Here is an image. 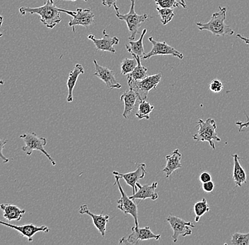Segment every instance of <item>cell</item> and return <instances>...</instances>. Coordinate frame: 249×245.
Returning <instances> with one entry per match:
<instances>
[{
    "mask_svg": "<svg viewBox=\"0 0 249 245\" xmlns=\"http://www.w3.org/2000/svg\"><path fill=\"white\" fill-rule=\"evenodd\" d=\"M113 174L119 176L120 178H123L125 181L127 185L130 186L132 189V195L138 191L137 183L139 182L140 180L143 179L147 174L146 171V164L144 163L139 164L138 168L133 172L127 173H120L119 172L113 171Z\"/></svg>",
    "mask_w": 249,
    "mask_h": 245,
    "instance_id": "13",
    "label": "cell"
},
{
    "mask_svg": "<svg viewBox=\"0 0 249 245\" xmlns=\"http://www.w3.org/2000/svg\"><path fill=\"white\" fill-rule=\"evenodd\" d=\"M155 1L157 7L160 8H178L179 5H181L180 2H178L177 0H155Z\"/></svg>",
    "mask_w": 249,
    "mask_h": 245,
    "instance_id": "30",
    "label": "cell"
},
{
    "mask_svg": "<svg viewBox=\"0 0 249 245\" xmlns=\"http://www.w3.org/2000/svg\"><path fill=\"white\" fill-rule=\"evenodd\" d=\"M82 74H85V70H84L83 66L81 64H77L73 70L70 72L68 82H67V86H68V98H67V101L68 103H71L73 100H74V98H73V91H74V88L75 87L79 75Z\"/></svg>",
    "mask_w": 249,
    "mask_h": 245,
    "instance_id": "20",
    "label": "cell"
},
{
    "mask_svg": "<svg viewBox=\"0 0 249 245\" xmlns=\"http://www.w3.org/2000/svg\"><path fill=\"white\" fill-rule=\"evenodd\" d=\"M0 224L3 226H7L10 229H16L21 233L23 237H26L29 242H33V237L35 235L37 232H49L50 229L46 226H36L35 225L26 224L23 226H15V225L10 224L7 222L0 221Z\"/></svg>",
    "mask_w": 249,
    "mask_h": 245,
    "instance_id": "15",
    "label": "cell"
},
{
    "mask_svg": "<svg viewBox=\"0 0 249 245\" xmlns=\"http://www.w3.org/2000/svg\"><path fill=\"white\" fill-rule=\"evenodd\" d=\"M93 64L95 66V72L93 75L103 81L107 88L110 89H113V88L120 89L122 87V85L116 80L114 71L110 70L106 66H101L96 60H93Z\"/></svg>",
    "mask_w": 249,
    "mask_h": 245,
    "instance_id": "12",
    "label": "cell"
},
{
    "mask_svg": "<svg viewBox=\"0 0 249 245\" xmlns=\"http://www.w3.org/2000/svg\"><path fill=\"white\" fill-rule=\"evenodd\" d=\"M155 109V105H152L146 100L140 101L138 111L135 113V117L139 119H145L149 120L150 119V114Z\"/></svg>",
    "mask_w": 249,
    "mask_h": 245,
    "instance_id": "25",
    "label": "cell"
},
{
    "mask_svg": "<svg viewBox=\"0 0 249 245\" xmlns=\"http://www.w3.org/2000/svg\"><path fill=\"white\" fill-rule=\"evenodd\" d=\"M137 187L139 188V190L137 191L135 194L132 196H129L131 199L135 200H145L147 198H150L152 201L158 199L159 195L157 192H156V189L157 188L158 186V182H155L152 183V184H144V185H141L139 182L137 183Z\"/></svg>",
    "mask_w": 249,
    "mask_h": 245,
    "instance_id": "16",
    "label": "cell"
},
{
    "mask_svg": "<svg viewBox=\"0 0 249 245\" xmlns=\"http://www.w3.org/2000/svg\"><path fill=\"white\" fill-rule=\"evenodd\" d=\"M147 29H144L142 33L141 36H140V39L135 41V40H130L129 44L130 46L126 45V49L130 53H131L132 55H135L138 56L142 60L143 57L145 55V52H144V45H143V39L144 37L145 36L146 33H147Z\"/></svg>",
    "mask_w": 249,
    "mask_h": 245,
    "instance_id": "23",
    "label": "cell"
},
{
    "mask_svg": "<svg viewBox=\"0 0 249 245\" xmlns=\"http://www.w3.org/2000/svg\"><path fill=\"white\" fill-rule=\"evenodd\" d=\"M117 0H102V4L107 6L108 8H111L115 4H116Z\"/></svg>",
    "mask_w": 249,
    "mask_h": 245,
    "instance_id": "35",
    "label": "cell"
},
{
    "mask_svg": "<svg viewBox=\"0 0 249 245\" xmlns=\"http://www.w3.org/2000/svg\"><path fill=\"white\" fill-rule=\"evenodd\" d=\"M130 1H131V5H130V12L126 15L120 14L119 9L117 7L116 4H115L113 7L116 10V15L118 19L124 21L127 24V29L130 34L129 40H135L137 34L138 33V30L141 27V24L149 18V16L146 14L138 15L135 10L136 0H130Z\"/></svg>",
    "mask_w": 249,
    "mask_h": 245,
    "instance_id": "4",
    "label": "cell"
},
{
    "mask_svg": "<svg viewBox=\"0 0 249 245\" xmlns=\"http://www.w3.org/2000/svg\"><path fill=\"white\" fill-rule=\"evenodd\" d=\"M132 233L128 237H124L120 240V245H138L140 241L144 240H159L161 238V235L155 234L151 230L149 226L144 228L136 229L135 226L132 228Z\"/></svg>",
    "mask_w": 249,
    "mask_h": 245,
    "instance_id": "9",
    "label": "cell"
},
{
    "mask_svg": "<svg viewBox=\"0 0 249 245\" xmlns=\"http://www.w3.org/2000/svg\"><path fill=\"white\" fill-rule=\"evenodd\" d=\"M233 168L232 172V178L233 182L236 187H241L242 184L247 182V173L240 164L241 158L238 154L233 155Z\"/></svg>",
    "mask_w": 249,
    "mask_h": 245,
    "instance_id": "21",
    "label": "cell"
},
{
    "mask_svg": "<svg viewBox=\"0 0 249 245\" xmlns=\"http://www.w3.org/2000/svg\"><path fill=\"white\" fill-rule=\"evenodd\" d=\"M79 212L80 214H87V215H89L92 218L93 223L96 229L100 232L102 237L105 236L106 232H107V223H108L109 218H110L108 215H104L103 214H100V215L93 214L90 212L87 204L81 206Z\"/></svg>",
    "mask_w": 249,
    "mask_h": 245,
    "instance_id": "17",
    "label": "cell"
},
{
    "mask_svg": "<svg viewBox=\"0 0 249 245\" xmlns=\"http://www.w3.org/2000/svg\"><path fill=\"white\" fill-rule=\"evenodd\" d=\"M133 57L136 59L137 65L136 67L130 74H127V82H132V81L141 80L147 77L148 69L145 66H142L141 63V58L138 56L132 55Z\"/></svg>",
    "mask_w": 249,
    "mask_h": 245,
    "instance_id": "24",
    "label": "cell"
},
{
    "mask_svg": "<svg viewBox=\"0 0 249 245\" xmlns=\"http://www.w3.org/2000/svg\"><path fill=\"white\" fill-rule=\"evenodd\" d=\"M138 100H139L138 95L135 91L130 88L121 96V100L124 101V111L123 113L124 118H128V116L135 108V104Z\"/></svg>",
    "mask_w": 249,
    "mask_h": 245,
    "instance_id": "22",
    "label": "cell"
},
{
    "mask_svg": "<svg viewBox=\"0 0 249 245\" xmlns=\"http://www.w3.org/2000/svg\"><path fill=\"white\" fill-rule=\"evenodd\" d=\"M231 243L233 245H249V232H235L231 236Z\"/></svg>",
    "mask_w": 249,
    "mask_h": 245,
    "instance_id": "29",
    "label": "cell"
},
{
    "mask_svg": "<svg viewBox=\"0 0 249 245\" xmlns=\"http://www.w3.org/2000/svg\"><path fill=\"white\" fill-rule=\"evenodd\" d=\"M0 209L3 212V216L8 222L21 221L23 214L26 213L24 209H20L18 206L10 204H2Z\"/></svg>",
    "mask_w": 249,
    "mask_h": 245,
    "instance_id": "19",
    "label": "cell"
},
{
    "mask_svg": "<svg viewBox=\"0 0 249 245\" xmlns=\"http://www.w3.org/2000/svg\"><path fill=\"white\" fill-rule=\"evenodd\" d=\"M3 20H4V18H3V16L0 15V29H1V26H2ZM2 33L1 32V31H0V37L2 36Z\"/></svg>",
    "mask_w": 249,
    "mask_h": 245,
    "instance_id": "38",
    "label": "cell"
},
{
    "mask_svg": "<svg viewBox=\"0 0 249 245\" xmlns=\"http://www.w3.org/2000/svg\"><path fill=\"white\" fill-rule=\"evenodd\" d=\"M61 1H77V0H61ZM83 1H87L88 0H83Z\"/></svg>",
    "mask_w": 249,
    "mask_h": 245,
    "instance_id": "40",
    "label": "cell"
},
{
    "mask_svg": "<svg viewBox=\"0 0 249 245\" xmlns=\"http://www.w3.org/2000/svg\"><path fill=\"white\" fill-rule=\"evenodd\" d=\"M247 119H248V120H247V122H237L236 123V125H238V126L239 127V132H241V131H242L243 129L244 128V127H249V119L248 116H247Z\"/></svg>",
    "mask_w": 249,
    "mask_h": 245,
    "instance_id": "36",
    "label": "cell"
},
{
    "mask_svg": "<svg viewBox=\"0 0 249 245\" xmlns=\"http://www.w3.org/2000/svg\"><path fill=\"white\" fill-rule=\"evenodd\" d=\"M202 188L204 192H207V193H210V192H212L214 190V182L211 180L209 181V182L202 183Z\"/></svg>",
    "mask_w": 249,
    "mask_h": 245,
    "instance_id": "33",
    "label": "cell"
},
{
    "mask_svg": "<svg viewBox=\"0 0 249 245\" xmlns=\"http://www.w3.org/2000/svg\"><path fill=\"white\" fill-rule=\"evenodd\" d=\"M162 74L161 73L147 76L145 78L138 81H132L127 82L129 88L135 91L138 96L139 101L146 100L148 94L151 90L157 88L160 82H161Z\"/></svg>",
    "mask_w": 249,
    "mask_h": 245,
    "instance_id": "5",
    "label": "cell"
},
{
    "mask_svg": "<svg viewBox=\"0 0 249 245\" xmlns=\"http://www.w3.org/2000/svg\"><path fill=\"white\" fill-rule=\"evenodd\" d=\"M138 63L136 59L133 57V59H124V61L121 63V74L122 75H127L130 74L136 67Z\"/></svg>",
    "mask_w": 249,
    "mask_h": 245,
    "instance_id": "27",
    "label": "cell"
},
{
    "mask_svg": "<svg viewBox=\"0 0 249 245\" xmlns=\"http://www.w3.org/2000/svg\"><path fill=\"white\" fill-rule=\"evenodd\" d=\"M223 83L218 79H214V80L212 81L209 86L210 91L212 92L216 93V94L221 92L223 90Z\"/></svg>",
    "mask_w": 249,
    "mask_h": 245,
    "instance_id": "31",
    "label": "cell"
},
{
    "mask_svg": "<svg viewBox=\"0 0 249 245\" xmlns=\"http://www.w3.org/2000/svg\"><path fill=\"white\" fill-rule=\"evenodd\" d=\"M24 142L25 146L22 147V150L27 156H31L34 150H39L43 153L51 161L52 165H56V162L51 155L46 151L44 147L47 145V139L45 137H38L35 132L27 133L20 135L19 136Z\"/></svg>",
    "mask_w": 249,
    "mask_h": 245,
    "instance_id": "6",
    "label": "cell"
},
{
    "mask_svg": "<svg viewBox=\"0 0 249 245\" xmlns=\"http://www.w3.org/2000/svg\"><path fill=\"white\" fill-rule=\"evenodd\" d=\"M227 9L225 7H219V12L213 13L210 21L208 23H197V28L200 31H208L216 36L232 35L234 31L226 24V15Z\"/></svg>",
    "mask_w": 249,
    "mask_h": 245,
    "instance_id": "2",
    "label": "cell"
},
{
    "mask_svg": "<svg viewBox=\"0 0 249 245\" xmlns=\"http://www.w3.org/2000/svg\"><path fill=\"white\" fill-rule=\"evenodd\" d=\"M157 10L159 15L161 17V22L163 26L169 24L175 16L173 9L160 8V7H157Z\"/></svg>",
    "mask_w": 249,
    "mask_h": 245,
    "instance_id": "28",
    "label": "cell"
},
{
    "mask_svg": "<svg viewBox=\"0 0 249 245\" xmlns=\"http://www.w3.org/2000/svg\"><path fill=\"white\" fill-rule=\"evenodd\" d=\"M4 83V82L3 80H0V85H3Z\"/></svg>",
    "mask_w": 249,
    "mask_h": 245,
    "instance_id": "41",
    "label": "cell"
},
{
    "mask_svg": "<svg viewBox=\"0 0 249 245\" xmlns=\"http://www.w3.org/2000/svg\"><path fill=\"white\" fill-rule=\"evenodd\" d=\"M199 180L201 183L209 182L212 180V176L208 172H202L199 177Z\"/></svg>",
    "mask_w": 249,
    "mask_h": 245,
    "instance_id": "34",
    "label": "cell"
},
{
    "mask_svg": "<svg viewBox=\"0 0 249 245\" xmlns=\"http://www.w3.org/2000/svg\"><path fill=\"white\" fill-rule=\"evenodd\" d=\"M54 4L53 0H47L44 5L41 7H21L19 12L25 16L26 14L38 15L40 16V21L48 29H53L62 21L61 11Z\"/></svg>",
    "mask_w": 249,
    "mask_h": 245,
    "instance_id": "1",
    "label": "cell"
},
{
    "mask_svg": "<svg viewBox=\"0 0 249 245\" xmlns=\"http://www.w3.org/2000/svg\"><path fill=\"white\" fill-rule=\"evenodd\" d=\"M116 181H115L114 185H118L119 188L120 192H121V197L117 201V207L118 209L124 212V214H130L133 217L134 221H135V227L136 229L139 228V222H138V204L135 203V201L130 198L125 192H124L121 183H120L119 176L115 175Z\"/></svg>",
    "mask_w": 249,
    "mask_h": 245,
    "instance_id": "7",
    "label": "cell"
},
{
    "mask_svg": "<svg viewBox=\"0 0 249 245\" xmlns=\"http://www.w3.org/2000/svg\"><path fill=\"white\" fill-rule=\"evenodd\" d=\"M166 221L170 224L174 232L172 235L174 243H177L179 236L186 237L192 235V229L191 228H195V225L192 222L185 221L175 215H169L166 218Z\"/></svg>",
    "mask_w": 249,
    "mask_h": 245,
    "instance_id": "10",
    "label": "cell"
},
{
    "mask_svg": "<svg viewBox=\"0 0 249 245\" xmlns=\"http://www.w3.org/2000/svg\"><path fill=\"white\" fill-rule=\"evenodd\" d=\"M87 37L89 39L92 40L98 51H107V52H111L113 54L116 53V50L114 48V46L119 44V38L117 37L110 36V35L107 34L106 29L103 31V38L101 39H97L95 38L94 35L93 34H90Z\"/></svg>",
    "mask_w": 249,
    "mask_h": 245,
    "instance_id": "14",
    "label": "cell"
},
{
    "mask_svg": "<svg viewBox=\"0 0 249 245\" xmlns=\"http://www.w3.org/2000/svg\"><path fill=\"white\" fill-rule=\"evenodd\" d=\"M236 36H237V38H240L241 40H243L246 44L249 46V38L248 37L244 36V35H241V34H237Z\"/></svg>",
    "mask_w": 249,
    "mask_h": 245,
    "instance_id": "37",
    "label": "cell"
},
{
    "mask_svg": "<svg viewBox=\"0 0 249 245\" xmlns=\"http://www.w3.org/2000/svg\"><path fill=\"white\" fill-rule=\"evenodd\" d=\"M8 142H9V141H8L7 139H0V158H1V161H2L3 163H7L9 161V158H6L2 153V150L4 149V147H5Z\"/></svg>",
    "mask_w": 249,
    "mask_h": 245,
    "instance_id": "32",
    "label": "cell"
},
{
    "mask_svg": "<svg viewBox=\"0 0 249 245\" xmlns=\"http://www.w3.org/2000/svg\"><path fill=\"white\" fill-rule=\"evenodd\" d=\"M180 4H181L182 7H183L184 9L187 8V5L186 4V1H185V0H180Z\"/></svg>",
    "mask_w": 249,
    "mask_h": 245,
    "instance_id": "39",
    "label": "cell"
},
{
    "mask_svg": "<svg viewBox=\"0 0 249 245\" xmlns=\"http://www.w3.org/2000/svg\"><path fill=\"white\" fill-rule=\"evenodd\" d=\"M198 130L193 136V139L197 142H207L209 143L213 150H215L214 142H221L220 138L217 134V123L215 120L209 118L206 120L199 119L197 120Z\"/></svg>",
    "mask_w": 249,
    "mask_h": 245,
    "instance_id": "3",
    "label": "cell"
},
{
    "mask_svg": "<svg viewBox=\"0 0 249 245\" xmlns=\"http://www.w3.org/2000/svg\"><path fill=\"white\" fill-rule=\"evenodd\" d=\"M181 158L182 154L179 152L178 148L174 150L171 154L166 156V165L163 169V172L166 173V178H169L176 170L181 168Z\"/></svg>",
    "mask_w": 249,
    "mask_h": 245,
    "instance_id": "18",
    "label": "cell"
},
{
    "mask_svg": "<svg viewBox=\"0 0 249 245\" xmlns=\"http://www.w3.org/2000/svg\"><path fill=\"white\" fill-rule=\"evenodd\" d=\"M194 211L195 214H196L195 221L196 223H198L202 215L210 211V206L208 205L206 198H203L201 201L196 203L194 206Z\"/></svg>",
    "mask_w": 249,
    "mask_h": 245,
    "instance_id": "26",
    "label": "cell"
},
{
    "mask_svg": "<svg viewBox=\"0 0 249 245\" xmlns=\"http://www.w3.org/2000/svg\"><path fill=\"white\" fill-rule=\"evenodd\" d=\"M148 40L152 44V49H151L150 52L144 55L142 60H148L150 57L156 55H173L178 57L180 60H183L184 57L181 52L169 46L165 41H157L152 37H149Z\"/></svg>",
    "mask_w": 249,
    "mask_h": 245,
    "instance_id": "11",
    "label": "cell"
},
{
    "mask_svg": "<svg viewBox=\"0 0 249 245\" xmlns=\"http://www.w3.org/2000/svg\"><path fill=\"white\" fill-rule=\"evenodd\" d=\"M60 11L72 17L68 25L70 27H72L74 32H75V26H82L89 27L94 23L95 15L91 9L78 8L75 12L60 9Z\"/></svg>",
    "mask_w": 249,
    "mask_h": 245,
    "instance_id": "8",
    "label": "cell"
}]
</instances>
